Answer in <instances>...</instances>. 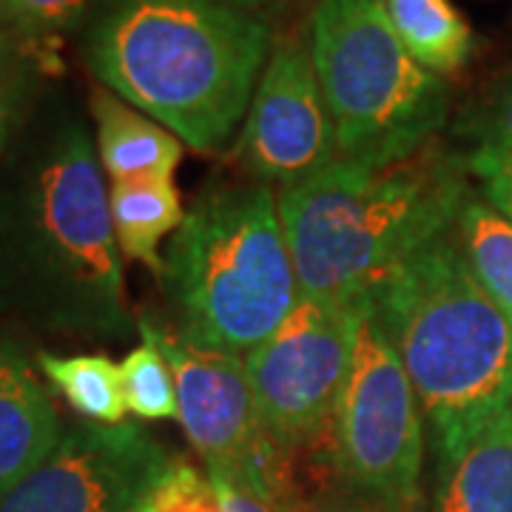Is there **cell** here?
Masks as SVG:
<instances>
[{"label": "cell", "mask_w": 512, "mask_h": 512, "mask_svg": "<svg viewBox=\"0 0 512 512\" xmlns=\"http://www.w3.org/2000/svg\"><path fill=\"white\" fill-rule=\"evenodd\" d=\"M177 330L205 348L245 356L299 302L279 197L265 183L202 188L163 256Z\"/></svg>", "instance_id": "5"}, {"label": "cell", "mask_w": 512, "mask_h": 512, "mask_svg": "<svg viewBox=\"0 0 512 512\" xmlns=\"http://www.w3.org/2000/svg\"><path fill=\"white\" fill-rule=\"evenodd\" d=\"M46 69L49 66L26 43H20L12 32L0 29V163L18 140L37 77Z\"/></svg>", "instance_id": "23"}, {"label": "cell", "mask_w": 512, "mask_h": 512, "mask_svg": "<svg viewBox=\"0 0 512 512\" xmlns=\"http://www.w3.org/2000/svg\"><path fill=\"white\" fill-rule=\"evenodd\" d=\"M458 148L433 143L384 165L336 160L279 194L299 293L319 302H362L384 276L453 231L470 200Z\"/></svg>", "instance_id": "3"}, {"label": "cell", "mask_w": 512, "mask_h": 512, "mask_svg": "<svg viewBox=\"0 0 512 512\" xmlns=\"http://www.w3.org/2000/svg\"><path fill=\"white\" fill-rule=\"evenodd\" d=\"M427 512H512V407L436 453Z\"/></svg>", "instance_id": "13"}, {"label": "cell", "mask_w": 512, "mask_h": 512, "mask_svg": "<svg viewBox=\"0 0 512 512\" xmlns=\"http://www.w3.org/2000/svg\"><path fill=\"white\" fill-rule=\"evenodd\" d=\"M271 46L274 26L222 0H103L80 57L183 146L217 154L239 134Z\"/></svg>", "instance_id": "2"}, {"label": "cell", "mask_w": 512, "mask_h": 512, "mask_svg": "<svg viewBox=\"0 0 512 512\" xmlns=\"http://www.w3.org/2000/svg\"><path fill=\"white\" fill-rule=\"evenodd\" d=\"M222 3H228V6H234V9L262 20V23H268V26H274L276 20L291 18L299 9H305L308 3L316 6L319 0H222Z\"/></svg>", "instance_id": "25"}, {"label": "cell", "mask_w": 512, "mask_h": 512, "mask_svg": "<svg viewBox=\"0 0 512 512\" xmlns=\"http://www.w3.org/2000/svg\"><path fill=\"white\" fill-rule=\"evenodd\" d=\"M384 12L404 49L427 72L456 74L476 55L473 26L450 0H384Z\"/></svg>", "instance_id": "17"}, {"label": "cell", "mask_w": 512, "mask_h": 512, "mask_svg": "<svg viewBox=\"0 0 512 512\" xmlns=\"http://www.w3.org/2000/svg\"><path fill=\"white\" fill-rule=\"evenodd\" d=\"M37 373L55 387L77 416L92 424H123L128 416L120 365L103 353H46L35 356Z\"/></svg>", "instance_id": "18"}, {"label": "cell", "mask_w": 512, "mask_h": 512, "mask_svg": "<svg viewBox=\"0 0 512 512\" xmlns=\"http://www.w3.org/2000/svg\"><path fill=\"white\" fill-rule=\"evenodd\" d=\"M234 160L256 183L282 188L308 183L339 160L308 29H288L274 37L239 126Z\"/></svg>", "instance_id": "9"}, {"label": "cell", "mask_w": 512, "mask_h": 512, "mask_svg": "<svg viewBox=\"0 0 512 512\" xmlns=\"http://www.w3.org/2000/svg\"><path fill=\"white\" fill-rule=\"evenodd\" d=\"M0 168V316L69 339L137 330L92 131L63 117Z\"/></svg>", "instance_id": "1"}, {"label": "cell", "mask_w": 512, "mask_h": 512, "mask_svg": "<svg viewBox=\"0 0 512 512\" xmlns=\"http://www.w3.org/2000/svg\"><path fill=\"white\" fill-rule=\"evenodd\" d=\"M63 421L37 367L15 339H0V504L55 453Z\"/></svg>", "instance_id": "12"}, {"label": "cell", "mask_w": 512, "mask_h": 512, "mask_svg": "<svg viewBox=\"0 0 512 512\" xmlns=\"http://www.w3.org/2000/svg\"><path fill=\"white\" fill-rule=\"evenodd\" d=\"M174 461L134 421H77L0 512H143Z\"/></svg>", "instance_id": "10"}, {"label": "cell", "mask_w": 512, "mask_h": 512, "mask_svg": "<svg viewBox=\"0 0 512 512\" xmlns=\"http://www.w3.org/2000/svg\"><path fill=\"white\" fill-rule=\"evenodd\" d=\"M402 359L433 453L512 407V322L478 285L456 228L367 293Z\"/></svg>", "instance_id": "4"}, {"label": "cell", "mask_w": 512, "mask_h": 512, "mask_svg": "<svg viewBox=\"0 0 512 512\" xmlns=\"http://www.w3.org/2000/svg\"><path fill=\"white\" fill-rule=\"evenodd\" d=\"M137 333L163 350L177 384V421L205 470H245L285 453L259 424L245 356L197 345L146 313L137 319Z\"/></svg>", "instance_id": "11"}, {"label": "cell", "mask_w": 512, "mask_h": 512, "mask_svg": "<svg viewBox=\"0 0 512 512\" xmlns=\"http://www.w3.org/2000/svg\"><path fill=\"white\" fill-rule=\"evenodd\" d=\"M143 512H222V504L208 473L174 461Z\"/></svg>", "instance_id": "24"}, {"label": "cell", "mask_w": 512, "mask_h": 512, "mask_svg": "<svg viewBox=\"0 0 512 512\" xmlns=\"http://www.w3.org/2000/svg\"><path fill=\"white\" fill-rule=\"evenodd\" d=\"M103 0H0V29L26 43L46 66L60 43L86 29Z\"/></svg>", "instance_id": "20"}, {"label": "cell", "mask_w": 512, "mask_h": 512, "mask_svg": "<svg viewBox=\"0 0 512 512\" xmlns=\"http://www.w3.org/2000/svg\"><path fill=\"white\" fill-rule=\"evenodd\" d=\"M308 40L339 160L393 163L439 137L447 83L404 49L384 0H319Z\"/></svg>", "instance_id": "6"}, {"label": "cell", "mask_w": 512, "mask_h": 512, "mask_svg": "<svg viewBox=\"0 0 512 512\" xmlns=\"http://www.w3.org/2000/svg\"><path fill=\"white\" fill-rule=\"evenodd\" d=\"M456 237L478 285L512 322V220L470 197L458 214Z\"/></svg>", "instance_id": "19"}, {"label": "cell", "mask_w": 512, "mask_h": 512, "mask_svg": "<svg viewBox=\"0 0 512 512\" xmlns=\"http://www.w3.org/2000/svg\"><path fill=\"white\" fill-rule=\"evenodd\" d=\"M319 512H382V510H367V507H330V510Z\"/></svg>", "instance_id": "26"}, {"label": "cell", "mask_w": 512, "mask_h": 512, "mask_svg": "<svg viewBox=\"0 0 512 512\" xmlns=\"http://www.w3.org/2000/svg\"><path fill=\"white\" fill-rule=\"evenodd\" d=\"M109 211L123 256L146 265L154 276L163 274L160 245L165 237H174L185 220L174 180L109 185Z\"/></svg>", "instance_id": "16"}, {"label": "cell", "mask_w": 512, "mask_h": 512, "mask_svg": "<svg viewBox=\"0 0 512 512\" xmlns=\"http://www.w3.org/2000/svg\"><path fill=\"white\" fill-rule=\"evenodd\" d=\"M120 379L131 416L140 421L180 419L174 373L154 342L143 339V345L128 350V356L120 362Z\"/></svg>", "instance_id": "21"}, {"label": "cell", "mask_w": 512, "mask_h": 512, "mask_svg": "<svg viewBox=\"0 0 512 512\" xmlns=\"http://www.w3.org/2000/svg\"><path fill=\"white\" fill-rule=\"evenodd\" d=\"M342 481L390 512L419 504L424 416L416 390L376 311L359 322L356 348L330 430Z\"/></svg>", "instance_id": "7"}, {"label": "cell", "mask_w": 512, "mask_h": 512, "mask_svg": "<svg viewBox=\"0 0 512 512\" xmlns=\"http://www.w3.org/2000/svg\"><path fill=\"white\" fill-rule=\"evenodd\" d=\"M365 308L367 299L345 305L299 296L274 336L245 353L256 416L279 450L330 439Z\"/></svg>", "instance_id": "8"}, {"label": "cell", "mask_w": 512, "mask_h": 512, "mask_svg": "<svg viewBox=\"0 0 512 512\" xmlns=\"http://www.w3.org/2000/svg\"><path fill=\"white\" fill-rule=\"evenodd\" d=\"M94 148L109 185L174 180L183 163V140L117 94L97 86L89 94Z\"/></svg>", "instance_id": "14"}, {"label": "cell", "mask_w": 512, "mask_h": 512, "mask_svg": "<svg viewBox=\"0 0 512 512\" xmlns=\"http://www.w3.org/2000/svg\"><path fill=\"white\" fill-rule=\"evenodd\" d=\"M456 137H461L458 154L484 200L512 220V69L464 114Z\"/></svg>", "instance_id": "15"}, {"label": "cell", "mask_w": 512, "mask_h": 512, "mask_svg": "<svg viewBox=\"0 0 512 512\" xmlns=\"http://www.w3.org/2000/svg\"><path fill=\"white\" fill-rule=\"evenodd\" d=\"M217 487L222 512H302L293 501L282 456L245 470H208Z\"/></svg>", "instance_id": "22"}]
</instances>
